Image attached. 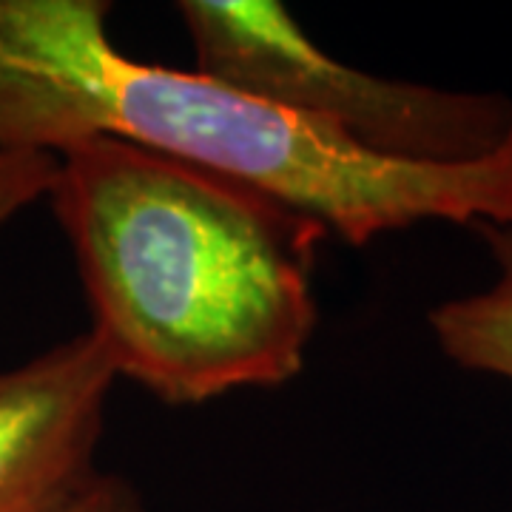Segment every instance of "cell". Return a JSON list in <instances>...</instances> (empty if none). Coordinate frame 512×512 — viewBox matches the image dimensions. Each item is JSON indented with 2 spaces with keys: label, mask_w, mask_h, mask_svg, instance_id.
<instances>
[{
  "label": "cell",
  "mask_w": 512,
  "mask_h": 512,
  "mask_svg": "<svg viewBox=\"0 0 512 512\" xmlns=\"http://www.w3.org/2000/svg\"><path fill=\"white\" fill-rule=\"evenodd\" d=\"M49 200L117 376L202 404L302 370L330 237L316 217L117 137L60 151Z\"/></svg>",
  "instance_id": "6da1fadb"
},
{
  "label": "cell",
  "mask_w": 512,
  "mask_h": 512,
  "mask_svg": "<svg viewBox=\"0 0 512 512\" xmlns=\"http://www.w3.org/2000/svg\"><path fill=\"white\" fill-rule=\"evenodd\" d=\"M106 0H0V151L117 137L311 214L348 245L424 220L512 225V131L473 163L373 157L325 123L114 46Z\"/></svg>",
  "instance_id": "7a4b0ae2"
},
{
  "label": "cell",
  "mask_w": 512,
  "mask_h": 512,
  "mask_svg": "<svg viewBox=\"0 0 512 512\" xmlns=\"http://www.w3.org/2000/svg\"><path fill=\"white\" fill-rule=\"evenodd\" d=\"M194 72L339 131L373 157L399 163H473L504 146L512 100L444 92L345 66L276 0L177 3Z\"/></svg>",
  "instance_id": "3957f363"
},
{
  "label": "cell",
  "mask_w": 512,
  "mask_h": 512,
  "mask_svg": "<svg viewBox=\"0 0 512 512\" xmlns=\"http://www.w3.org/2000/svg\"><path fill=\"white\" fill-rule=\"evenodd\" d=\"M114 379L92 330L0 370V512L63 510L100 476Z\"/></svg>",
  "instance_id": "277c9868"
},
{
  "label": "cell",
  "mask_w": 512,
  "mask_h": 512,
  "mask_svg": "<svg viewBox=\"0 0 512 512\" xmlns=\"http://www.w3.org/2000/svg\"><path fill=\"white\" fill-rule=\"evenodd\" d=\"M493 254L498 276L487 291L436 305L427 322L447 359L512 382V225H470Z\"/></svg>",
  "instance_id": "5b68a950"
},
{
  "label": "cell",
  "mask_w": 512,
  "mask_h": 512,
  "mask_svg": "<svg viewBox=\"0 0 512 512\" xmlns=\"http://www.w3.org/2000/svg\"><path fill=\"white\" fill-rule=\"evenodd\" d=\"M57 157L46 151H0V225L40 197H49Z\"/></svg>",
  "instance_id": "8992f818"
},
{
  "label": "cell",
  "mask_w": 512,
  "mask_h": 512,
  "mask_svg": "<svg viewBox=\"0 0 512 512\" xmlns=\"http://www.w3.org/2000/svg\"><path fill=\"white\" fill-rule=\"evenodd\" d=\"M57 512H146V504L131 481L100 473L72 504Z\"/></svg>",
  "instance_id": "52a82bcc"
}]
</instances>
